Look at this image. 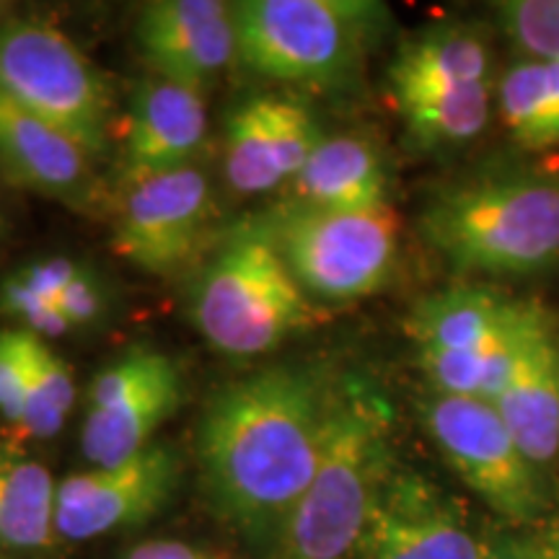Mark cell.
<instances>
[{
    "label": "cell",
    "mask_w": 559,
    "mask_h": 559,
    "mask_svg": "<svg viewBox=\"0 0 559 559\" xmlns=\"http://www.w3.org/2000/svg\"><path fill=\"white\" fill-rule=\"evenodd\" d=\"M332 394L324 370L270 366L223 386L200 419L202 492L213 513L264 555L317 472Z\"/></svg>",
    "instance_id": "1"
},
{
    "label": "cell",
    "mask_w": 559,
    "mask_h": 559,
    "mask_svg": "<svg viewBox=\"0 0 559 559\" xmlns=\"http://www.w3.org/2000/svg\"><path fill=\"white\" fill-rule=\"evenodd\" d=\"M179 474L181 461L166 443H151L122 464L68 474L55 502L58 539L88 542L143 526L169 506Z\"/></svg>",
    "instance_id": "12"
},
{
    "label": "cell",
    "mask_w": 559,
    "mask_h": 559,
    "mask_svg": "<svg viewBox=\"0 0 559 559\" xmlns=\"http://www.w3.org/2000/svg\"><path fill=\"white\" fill-rule=\"evenodd\" d=\"M58 481L37 459L0 445V549L37 551L58 539Z\"/></svg>",
    "instance_id": "21"
},
{
    "label": "cell",
    "mask_w": 559,
    "mask_h": 559,
    "mask_svg": "<svg viewBox=\"0 0 559 559\" xmlns=\"http://www.w3.org/2000/svg\"><path fill=\"white\" fill-rule=\"evenodd\" d=\"M419 419L451 472L506 526L551 515L549 477L521 451L492 404L430 391L419 402Z\"/></svg>",
    "instance_id": "8"
},
{
    "label": "cell",
    "mask_w": 559,
    "mask_h": 559,
    "mask_svg": "<svg viewBox=\"0 0 559 559\" xmlns=\"http://www.w3.org/2000/svg\"><path fill=\"white\" fill-rule=\"evenodd\" d=\"M391 436L394 407L386 394L362 376L334 379L317 472L267 559H355L370 510L396 466Z\"/></svg>",
    "instance_id": "2"
},
{
    "label": "cell",
    "mask_w": 559,
    "mask_h": 559,
    "mask_svg": "<svg viewBox=\"0 0 559 559\" xmlns=\"http://www.w3.org/2000/svg\"><path fill=\"white\" fill-rule=\"evenodd\" d=\"M489 81H498L492 47L472 24H440L412 34L389 66L394 104Z\"/></svg>",
    "instance_id": "19"
},
{
    "label": "cell",
    "mask_w": 559,
    "mask_h": 559,
    "mask_svg": "<svg viewBox=\"0 0 559 559\" xmlns=\"http://www.w3.org/2000/svg\"><path fill=\"white\" fill-rule=\"evenodd\" d=\"M190 313L202 337L230 358L267 355L319 317L267 223L241 226L221 241L194 280Z\"/></svg>",
    "instance_id": "5"
},
{
    "label": "cell",
    "mask_w": 559,
    "mask_h": 559,
    "mask_svg": "<svg viewBox=\"0 0 559 559\" xmlns=\"http://www.w3.org/2000/svg\"><path fill=\"white\" fill-rule=\"evenodd\" d=\"M492 407L521 451L547 474L559 459V337L542 306L523 332Z\"/></svg>",
    "instance_id": "17"
},
{
    "label": "cell",
    "mask_w": 559,
    "mask_h": 559,
    "mask_svg": "<svg viewBox=\"0 0 559 559\" xmlns=\"http://www.w3.org/2000/svg\"><path fill=\"white\" fill-rule=\"evenodd\" d=\"M21 332V355H24V415L19 432L32 440L55 438L66 428L75 404V381L70 366L60 358L47 340Z\"/></svg>",
    "instance_id": "24"
},
{
    "label": "cell",
    "mask_w": 559,
    "mask_h": 559,
    "mask_svg": "<svg viewBox=\"0 0 559 559\" xmlns=\"http://www.w3.org/2000/svg\"><path fill=\"white\" fill-rule=\"evenodd\" d=\"M215 213L213 187L198 166L158 174L128 187L111 247L148 275H177L213 236Z\"/></svg>",
    "instance_id": "11"
},
{
    "label": "cell",
    "mask_w": 559,
    "mask_h": 559,
    "mask_svg": "<svg viewBox=\"0 0 559 559\" xmlns=\"http://www.w3.org/2000/svg\"><path fill=\"white\" fill-rule=\"evenodd\" d=\"M24 355H21V332H0V417L19 428L24 415Z\"/></svg>",
    "instance_id": "29"
},
{
    "label": "cell",
    "mask_w": 559,
    "mask_h": 559,
    "mask_svg": "<svg viewBox=\"0 0 559 559\" xmlns=\"http://www.w3.org/2000/svg\"><path fill=\"white\" fill-rule=\"evenodd\" d=\"M79 267H81V262L70 260V257L55 254V257H45V260L26 262L24 267L16 270V275L24 280L29 288H34L47 298H55L60 304L62 290L68 288L70 280L75 277Z\"/></svg>",
    "instance_id": "30"
},
{
    "label": "cell",
    "mask_w": 559,
    "mask_h": 559,
    "mask_svg": "<svg viewBox=\"0 0 559 559\" xmlns=\"http://www.w3.org/2000/svg\"><path fill=\"white\" fill-rule=\"evenodd\" d=\"M487 559H559V515L492 534Z\"/></svg>",
    "instance_id": "28"
},
{
    "label": "cell",
    "mask_w": 559,
    "mask_h": 559,
    "mask_svg": "<svg viewBox=\"0 0 559 559\" xmlns=\"http://www.w3.org/2000/svg\"><path fill=\"white\" fill-rule=\"evenodd\" d=\"M185 400L187 383L177 360L151 345L124 349L88 383L83 456L94 469L132 459L156 443L153 436Z\"/></svg>",
    "instance_id": "9"
},
{
    "label": "cell",
    "mask_w": 559,
    "mask_h": 559,
    "mask_svg": "<svg viewBox=\"0 0 559 559\" xmlns=\"http://www.w3.org/2000/svg\"><path fill=\"white\" fill-rule=\"evenodd\" d=\"M124 559H215L207 551L177 539H151L132 547Z\"/></svg>",
    "instance_id": "31"
},
{
    "label": "cell",
    "mask_w": 559,
    "mask_h": 559,
    "mask_svg": "<svg viewBox=\"0 0 559 559\" xmlns=\"http://www.w3.org/2000/svg\"><path fill=\"white\" fill-rule=\"evenodd\" d=\"M293 202L319 210L389 207V171L381 151L362 135H324L290 181Z\"/></svg>",
    "instance_id": "20"
},
{
    "label": "cell",
    "mask_w": 559,
    "mask_h": 559,
    "mask_svg": "<svg viewBox=\"0 0 559 559\" xmlns=\"http://www.w3.org/2000/svg\"><path fill=\"white\" fill-rule=\"evenodd\" d=\"M5 9H9V5H5V3H0V13H3Z\"/></svg>",
    "instance_id": "33"
},
{
    "label": "cell",
    "mask_w": 559,
    "mask_h": 559,
    "mask_svg": "<svg viewBox=\"0 0 559 559\" xmlns=\"http://www.w3.org/2000/svg\"><path fill=\"white\" fill-rule=\"evenodd\" d=\"M419 228L459 272L539 275L559 264V171L498 166L436 192Z\"/></svg>",
    "instance_id": "3"
},
{
    "label": "cell",
    "mask_w": 559,
    "mask_h": 559,
    "mask_svg": "<svg viewBox=\"0 0 559 559\" xmlns=\"http://www.w3.org/2000/svg\"><path fill=\"white\" fill-rule=\"evenodd\" d=\"M91 160L81 145L0 94V171L11 185L94 215L107 190Z\"/></svg>",
    "instance_id": "15"
},
{
    "label": "cell",
    "mask_w": 559,
    "mask_h": 559,
    "mask_svg": "<svg viewBox=\"0 0 559 559\" xmlns=\"http://www.w3.org/2000/svg\"><path fill=\"white\" fill-rule=\"evenodd\" d=\"M386 19V5L362 0H243L236 58L267 81L340 94L360 81Z\"/></svg>",
    "instance_id": "4"
},
{
    "label": "cell",
    "mask_w": 559,
    "mask_h": 559,
    "mask_svg": "<svg viewBox=\"0 0 559 559\" xmlns=\"http://www.w3.org/2000/svg\"><path fill=\"white\" fill-rule=\"evenodd\" d=\"M135 39L153 75L205 94L236 60L234 3L153 0L138 13Z\"/></svg>",
    "instance_id": "13"
},
{
    "label": "cell",
    "mask_w": 559,
    "mask_h": 559,
    "mask_svg": "<svg viewBox=\"0 0 559 559\" xmlns=\"http://www.w3.org/2000/svg\"><path fill=\"white\" fill-rule=\"evenodd\" d=\"M534 311L485 285H453L419 298L404 330L417 353H492L515 345Z\"/></svg>",
    "instance_id": "18"
},
{
    "label": "cell",
    "mask_w": 559,
    "mask_h": 559,
    "mask_svg": "<svg viewBox=\"0 0 559 559\" xmlns=\"http://www.w3.org/2000/svg\"><path fill=\"white\" fill-rule=\"evenodd\" d=\"M324 138L317 115L296 96H254L226 124V179L239 194L293 181Z\"/></svg>",
    "instance_id": "14"
},
{
    "label": "cell",
    "mask_w": 559,
    "mask_h": 559,
    "mask_svg": "<svg viewBox=\"0 0 559 559\" xmlns=\"http://www.w3.org/2000/svg\"><path fill=\"white\" fill-rule=\"evenodd\" d=\"M495 19L523 55L559 62V0H500Z\"/></svg>",
    "instance_id": "25"
},
{
    "label": "cell",
    "mask_w": 559,
    "mask_h": 559,
    "mask_svg": "<svg viewBox=\"0 0 559 559\" xmlns=\"http://www.w3.org/2000/svg\"><path fill=\"white\" fill-rule=\"evenodd\" d=\"M498 81L474 83L445 94H428L394 104L404 135L423 153H451L474 143L492 117Z\"/></svg>",
    "instance_id": "23"
},
{
    "label": "cell",
    "mask_w": 559,
    "mask_h": 559,
    "mask_svg": "<svg viewBox=\"0 0 559 559\" xmlns=\"http://www.w3.org/2000/svg\"><path fill=\"white\" fill-rule=\"evenodd\" d=\"M500 120L526 151L559 148V62L521 55L495 88Z\"/></svg>",
    "instance_id": "22"
},
{
    "label": "cell",
    "mask_w": 559,
    "mask_h": 559,
    "mask_svg": "<svg viewBox=\"0 0 559 559\" xmlns=\"http://www.w3.org/2000/svg\"><path fill=\"white\" fill-rule=\"evenodd\" d=\"M285 264L311 298L360 300L386 288L400 262L391 207L347 213L288 205L267 221Z\"/></svg>",
    "instance_id": "7"
},
{
    "label": "cell",
    "mask_w": 559,
    "mask_h": 559,
    "mask_svg": "<svg viewBox=\"0 0 559 559\" xmlns=\"http://www.w3.org/2000/svg\"><path fill=\"white\" fill-rule=\"evenodd\" d=\"M3 236H5V215L0 213V241H3Z\"/></svg>",
    "instance_id": "32"
},
{
    "label": "cell",
    "mask_w": 559,
    "mask_h": 559,
    "mask_svg": "<svg viewBox=\"0 0 559 559\" xmlns=\"http://www.w3.org/2000/svg\"><path fill=\"white\" fill-rule=\"evenodd\" d=\"M0 94L91 158L107 156L115 107L109 79L55 24L39 19L0 24Z\"/></svg>",
    "instance_id": "6"
},
{
    "label": "cell",
    "mask_w": 559,
    "mask_h": 559,
    "mask_svg": "<svg viewBox=\"0 0 559 559\" xmlns=\"http://www.w3.org/2000/svg\"><path fill=\"white\" fill-rule=\"evenodd\" d=\"M492 534L423 472L396 464L383 481L355 559H487Z\"/></svg>",
    "instance_id": "10"
},
{
    "label": "cell",
    "mask_w": 559,
    "mask_h": 559,
    "mask_svg": "<svg viewBox=\"0 0 559 559\" xmlns=\"http://www.w3.org/2000/svg\"><path fill=\"white\" fill-rule=\"evenodd\" d=\"M207 138L205 94L151 75L132 91L122 120L120 174L138 181L192 166Z\"/></svg>",
    "instance_id": "16"
},
{
    "label": "cell",
    "mask_w": 559,
    "mask_h": 559,
    "mask_svg": "<svg viewBox=\"0 0 559 559\" xmlns=\"http://www.w3.org/2000/svg\"><path fill=\"white\" fill-rule=\"evenodd\" d=\"M0 313L5 319L21 321V330L37 334V337H62L70 332L66 313L55 298H47L24 283L16 270L0 280Z\"/></svg>",
    "instance_id": "26"
},
{
    "label": "cell",
    "mask_w": 559,
    "mask_h": 559,
    "mask_svg": "<svg viewBox=\"0 0 559 559\" xmlns=\"http://www.w3.org/2000/svg\"><path fill=\"white\" fill-rule=\"evenodd\" d=\"M60 309L66 313L70 332L75 330H94L107 321L111 311V290L109 283L102 277L99 270L91 264H83L70 285L62 290Z\"/></svg>",
    "instance_id": "27"
}]
</instances>
